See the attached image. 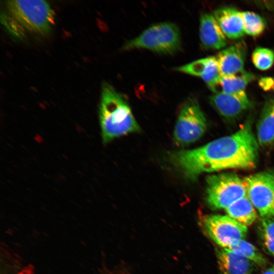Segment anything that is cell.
<instances>
[{
    "instance_id": "1",
    "label": "cell",
    "mask_w": 274,
    "mask_h": 274,
    "mask_svg": "<svg viewBox=\"0 0 274 274\" xmlns=\"http://www.w3.org/2000/svg\"><path fill=\"white\" fill-rule=\"evenodd\" d=\"M259 144L247 121L235 133L191 150L168 153L170 164L187 179L228 169H251L258 159Z\"/></svg>"
},
{
    "instance_id": "2",
    "label": "cell",
    "mask_w": 274,
    "mask_h": 274,
    "mask_svg": "<svg viewBox=\"0 0 274 274\" xmlns=\"http://www.w3.org/2000/svg\"><path fill=\"white\" fill-rule=\"evenodd\" d=\"M99 120L105 144L141 130L125 98L107 83L102 86Z\"/></svg>"
},
{
    "instance_id": "3",
    "label": "cell",
    "mask_w": 274,
    "mask_h": 274,
    "mask_svg": "<svg viewBox=\"0 0 274 274\" xmlns=\"http://www.w3.org/2000/svg\"><path fill=\"white\" fill-rule=\"evenodd\" d=\"M5 6L6 14L23 30L44 35L54 24V12L46 1H8Z\"/></svg>"
},
{
    "instance_id": "4",
    "label": "cell",
    "mask_w": 274,
    "mask_h": 274,
    "mask_svg": "<svg viewBox=\"0 0 274 274\" xmlns=\"http://www.w3.org/2000/svg\"><path fill=\"white\" fill-rule=\"evenodd\" d=\"M181 34L174 23L163 22L152 25L136 38L127 42L125 50L145 48L162 54H173L181 48Z\"/></svg>"
},
{
    "instance_id": "5",
    "label": "cell",
    "mask_w": 274,
    "mask_h": 274,
    "mask_svg": "<svg viewBox=\"0 0 274 274\" xmlns=\"http://www.w3.org/2000/svg\"><path fill=\"white\" fill-rule=\"evenodd\" d=\"M206 199L211 209H226L247 195L245 179L232 173L209 175L206 179Z\"/></svg>"
},
{
    "instance_id": "6",
    "label": "cell",
    "mask_w": 274,
    "mask_h": 274,
    "mask_svg": "<svg viewBox=\"0 0 274 274\" xmlns=\"http://www.w3.org/2000/svg\"><path fill=\"white\" fill-rule=\"evenodd\" d=\"M207 128L206 117L197 101L190 98L181 107L174 131V140L179 146H186L200 139Z\"/></svg>"
},
{
    "instance_id": "7",
    "label": "cell",
    "mask_w": 274,
    "mask_h": 274,
    "mask_svg": "<svg viewBox=\"0 0 274 274\" xmlns=\"http://www.w3.org/2000/svg\"><path fill=\"white\" fill-rule=\"evenodd\" d=\"M245 179L247 195L261 217H274V172L266 171Z\"/></svg>"
},
{
    "instance_id": "8",
    "label": "cell",
    "mask_w": 274,
    "mask_h": 274,
    "mask_svg": "<svg viewBox=\"0 0 274 274\" xmlns=\"http://www.w3.org/2000/svg\"><path fill=\"white\" fill-rule=\"evenodd\" d=\"M202 226L207 234L222 248L228 249L244 239L247 227L228 216L210 215L202 219Z\"/></svg>"
},
{
    "instance_id": "9",
    "label": "cell",
    "mask_w": 274,
    "mask_h": 274,
    "mask_svg": "<svg viewBox=\"0 0 274 274\" xmlns=\"http://www.w3.org/2000/svg\"><path fill=\"white\" fill-rule=\"evenodd\" d=\"M209 99L217 112L227 120L238 117L251 106L245 91L233 93H214Z\"/></svg>"
},
{
    "instance_id": "10",
    "label": "cell",
    "mask_w": 274,
    "mask_h": 274,
    "mask_svg": "<svg viewBox=\"0 0 274 274\" xmlns=\"http://www.w3.org/2000/svg\"><path fill=\"white\" fill-rule=\"evenodd\" d=\"M246 54L247 48L243 42L220 51L216 57L221 75L234 74L244 70Z\"/></svg>"
},
{
    "instance_id": "11",
    "label": "cell",
    "mask_w": 274,
    "mask_h": 274,
    "mask_svg": "<svg viewBox=\"0 0 274 274\" xmlns=\"http://www.w3.org/2000/svg\"><path fill=\"white\" fill-rule=\"evenodd\" d=\"M199 38L202 46L207 49H220L227 44L225 35L211 14L205 13L200 17Z\"/></svg>"
},
{
    "instance_id": "12",
    "label": "cell",
    "mask_w": 274,
    "mask_h": 274,
    "mask_svg": "<svg viewBox=\"0 0 274 274\" xmlns=\"http://www.w3.org/2000/svg\"><path fill=\"white\" fill-rule=\"evenodd\" d=\"M220 274H252L253 263L245 257L225 248L216 250Z\"/></svg>"
},
{
    "instance_id": "13",
    "label": "cell",
    "mask_w": 274,
    "mask_h": 274,
    "mask_svg": "<svg viewBox=\"0 0 274 274\" xmlns=\"http://www.w3.org/2000/svg\"><path fill=\"white\" fill-rule=\"evenodd\" d=\"M213 15L227 38L237 39L245 33L242 12L235 8H219L214 12Z\"/></svg>"
},
{
    "instance_id": "14",
    "label": "cell",
    "mask_w": 274,
    "mask_h": 274,
    "mask_svg": "<svg viewBox=\"0 0 274 274\" xmlns=\"http://www.w3.org/2000/svg\"><path fill=\"white\" fill-rule=\"evenodd\" d=\"M176 70L201 78L208 86L214 83L221 76L216 57L209 56L177 67Z\"/></svg>"
},
{
    "instance_id": "15",
    "label": "cell",
    "mask_w": 274,
    "mask_h": 274,
    "mask_svg": "<svg viewBox=\"0 0 274 274\" xmlns=\"http://www.w3.org/2000/svg\"><path fill=\"white\" fill-rule=\"evenodd\" d=\"M254 78L252 74L243 70L234 74L221 75L208 87L214 93H236L245 91Z\"/></svg>"
},
{
    "instance_id": "16",
    "label": "cell",
    "mask_w": 274,
    "mask_h": 274,
    "mask_svg": "<svg viewBox=\"0 0 274 274\" xmlns=\"http://www.w3.org/2000/svg\"><path fill=\"white\" fill-rule=\"evenodd\" d=\"M259 145L268 147L274 142V97L265 102L257 125Z\"/></svg>"
},
{
    "instance_id": "17",
    "label": "cell",
    "mask_w": 274,
    "mask_h": 274,
    "mask_svg": "<svg viewBox=\"0 0 274 274\" xmlns=\"http://www.w3.org/2000/svg\"><path fill=\"white\" fill-rule=\"evenodd\" d=\"M255 209L247 195L225 209V211L229 217L247 227L257 219Z\"/></svg>"
},
{
    "instance_id": "18",
    "label": "cell",
    "mask_w": 274,
    "mask_h": 274,
    "mask_svg": "<svg viewBox=\"0 0 274 274\" xmlns=\"http://www.w3.org/2000/svg\"><path fill=\"white\" fill-rule=\"evenodd\" d=\"M1 274H32L30 265L24 266L13 252L2 246L1 248Z\"/></svg>"
},
{
    "instance_id": "19",
    "label": "cell",
    "mask_w": 274,
    "mask_h": 274,
    "mask_svg": "<svg viewBox=\"0 0 274 274\" xmlns=\"http://www.w3.org/2000/svg\"><path fill=\"white\" fill-rule=\"evenodd\" d=\"M247 258L260 266H265L267 261L262 253L253 245L242 239L228 249Z\"/></svg>"
},
{
    "instance_id": "20",
    "label": "cell",
    "mask_w": 274,
    "mask_h": 274,
    "mask_svg": "<svg viewBox=\"0 0 274 274\" xmlns=\"http://www.w3.org/2000/svg\"><path fill=\"white\" fill-rule=\"evenodd\" d=\"M258 229L263 246L269 254L274 255V217H261Z\"/></svg>"
},
{
    "instance_id": "21",
    "label": "cell",
    "mask_w": 274,
    "mask_h": 274,
    "mask_svg": "<svg viewBox=\"0 0 274 274\" xmlns=\"http://www.w3.org/2000/svg\"><path fill=\"white\" fill-rule=\"evenodd\" d=\"M245 33L253 37L260 35L264 31L266 23L258 14L250 11L242 12Z\"/></svg>"
},
{
    "instance_id": "22",
    "label": "cell",
    "mask_w": 274,
    "mask_h": 274,
    "mask_svg": "<svg viewBox=\"0 0 274 274\" xmlns=\"http://www.w3.org/2000/svg\"><path fill=\"white\" fill-rule=\"evenodd\" d=\"M252 61L258 70H267L274 63V52L268 48L257 47L252 53Z\"/></svg>"
},
{
    "instance_id": "23",
    "label": "cell",
    "mask_w": 274,
    "mask_h": 274,
    "mask_svg": "<svg viewBox=\"0 0 274 274\" xmlns=\"http://www.w3.org/2000/svg\"><path fill=\"white\" fill-rule=\"evenodd\" d=\"M260 87L265 91H272L274 92V78L264 77L261 78L258 81Z\"/></svg>"
},
{
    "instance_id": "24",
    "label": "cell",
    "mask_w": 274,
    "mask_h": 274,
    "mask_svg": "<svg viewBox=\"0 0 274 274\" xmlns=\"http://www.w3.org/2000/svg\"><path fill=\"white\" fill-rule=\"evenodd\" d=\"M262 274H274V268L273 267L265 270Z\"/></svg>"
},
{
    "instance_id": "25",
    "label": "cell",
    "mask_w": 274,
    "mask_h": 274,
    "mask_svg": "<svg viewBox=\"0 0 274 274\" xmlns=\"http://www.w3.org/2000/svg\"><path fill=\"white\" fill-rule=\"evenodd\" d=\"M273 268H274V265H273Z\"/></svg>"
}]
</instances>
